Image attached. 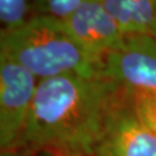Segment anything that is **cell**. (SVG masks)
<instances>
[{"label":"cell","mask_w":156,"mask_h":156,"mask_svg":"<svg viewBox=\"0 0 156 156\" xmlns=\"http://www.w3.org/2000/svg\"><path fill=\"white\" fill-rule=\"evenodd\" d=\"M123 87L102 73L39 80L21 149L57 156L93 155Z\"/></svg>","instance_id":"cell-1"},{"label":"cell","mask_w":156,"mask_h":156,"mask_svg":"<svg viewBox=\"0 0 156 156\" xmlns=\"http://www.w3.org/2000/svg\"><path fill=\"white\" fill-rule=\"evenodd\" d=\"M0 53L27 68L38 81L64 74L97 75L103 65L75 42L62 21L48 16H30L19 28L1 30Z\"/></svg>","instance_id":"cell-2"},{"label":"cell","mask_w":156,"mask_h":156,"mask_svg":"<svg viewBox=\"0 0 156 156\" xmlns=\"http://www.w3.org/2000/svg\"><path fill=\"white\" fill-rule=\"evenodd\" d=\"M38 80L19 62L0 53L1 153L21 149Z\"/></svg>","instance_id":"cell-3"},{"label":"cell","mask_w":156,"mask_h":156,"mask_svg":"<svg viewBox=\"0 0 156 156\" xmlns=\"http://www.w3.org/2000/svg\"><path fill=\"white\" fill-rule=\"evenodd\" d=\"M93 155L156 156V135L138 116L129 90L124 88L112 106Z\"/></svg>","instance_id":"cell-4"},{"label":"cell","mask_w":156,"mask_h":156,"mask_svg":"<svg viewBox=\"0 0 156 156\" xmlns=\"http://www.w3.org/2000/svg\"><path fill=\"white\" fill-rule=\"evenodd\" d=\"M102 74L131 93L156 95V37L126 35L104 56Z\"/></svg>","instance_id":"cell-5"},{"label":"cell","mask_w":156,"mask_h":156,"mask_svg":"<svg viewBox=\"0 0 156 156\" xmlns=\"http://www.w3.org/2000/svg\"><path fill=\"white\" fill-rule=\"evenodd\" d=\"M62 22L75 42L102 62L106 53L122 44L126 36L102 0H86L73 15Z\"/></svg>","instance_id":"cell-6"},{"label":"cell","mask_w":156,"mask_h":156,"mask_svg":"<svg viewBox=\"0 0 156 156\" xmlns=\"http://www.w3.org/2000/svg\"><path fill=\"white\" fill-rule=\"evenodd\" d=\"M108 13L125 35L156 37V0H102Z\"/></svg>","instance_id":"cell-7"},{"label":"cell","mask_w":156,"mask_h":156,"mask_svg":"<svg viewBox=\"0 0 156 156\" xmlns=\"http://www.w3.org/2000/svg\"><path fill=\"white\" fill-rule=\"evenodd\" d=\"M86 0H33L31 16L53 17L65 21L80 8Z\"/></svg>","instance_id":"cell-8"},{"label":"cell","mask_w":156,"mask_h":156,"mask_svg":"<svg viewBox=\"0 0 156 156\" xmlns=\"http://www.w3.org/2000/svg\"><path fill=\"white\" fill-rule=\"evenodd\" d=\"M31 4L29 0H0L1 30H13L28 21Z\"/></svg>","instance_id":"cell-9"},{"label":"cell","mask_w":156,"mask_h":156,"mask_svg":"<svg viewBox=\"0 0 156 156\" xmlns=\"http://www.w3.org/2000/svg\"><path fill=\"white\" fill-rule=\"evenodd\" d=\"M134 106L140 119L156 135V95L132 93Z\"/></svg>","instance_id":"cell-10"},{"label":"cell","mask_w":156,"mask_h":156,"mask_svg":"<svg viewBox=\"0 0 156 156\" xmlns=\"http://www.w3.org/2000/svg\"><path fill=\"white\" fill-rule=\"evenodd\" d=\"M1 156H57L52 153L39 151H29V149H20L16 151H8L1 153Z\"/></svg>","instance_id":"cell-11"},{"label":"cell","mask_w":156,"mask_h":156,"mask_svg":"<svg viewBox=\"0 0 156 156\" xmlns=\"http://www.w3.org/2000/svg\"><path fill=\"white\" fill-rule=\"evenodd\" d=\"M76 156H94V155H76Z\"/></svg>","instance_id":"cell-12"}]
</instances>
